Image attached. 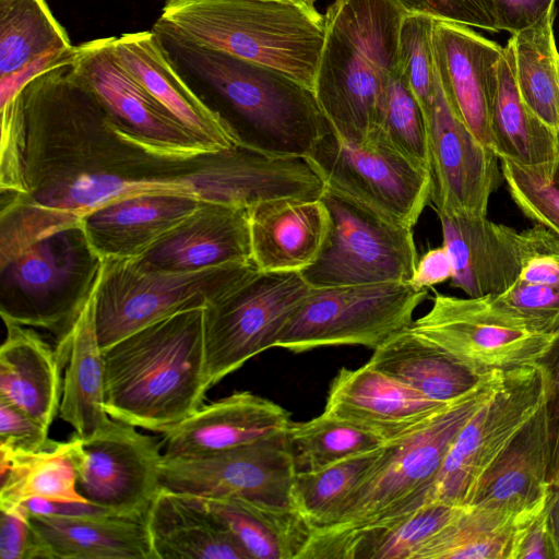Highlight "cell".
Here are the masks:
<instances>
[{
	"mask_svg": "<svg viewBox=\"0 0 559 559\" xmlns=\"http://www.w3.org/2000/svg\"><path fill=\"white\" fill-rule=\"evenodd\" d=\"M0 109V261L121 198L200 200L213 152H177L119 128L70 63L33 76Z\"/></svg>",
	"mask_w": 559,
	"mask_h": 559,
	"instance_id": "obj_1",
	"label": "cell"
},
{
	"mask_svg": "<svg viewBox=\"0 0 559 559\" xmlns=\"http://www.w3.org/2000/svg\"><path fill=\"white\" fill-rule=\"evenodd\" d=\"M205 307L155 321L103 349L108 415L164 432L203 405Z\"/></svg>",
	"mask_w": 559,
	"mask_h": 559,
	"instance_id": "obj_2",
	"label": "cell"
},
{
	"mask_svg": "<svg viewBox=\"0 0 559 559\" xmlns=\"http://www.w3.org/2000/svg\"><path fill=\"white\" fill-rule=\"evenodd\" d=\"M404 13L392 0H334L324 13L313 93L331 129L346 141L364 144L378 132Z\"/></svg>",
	"mask_w": 559,
	"mask_h": 559,
	"instance_id": "obj_3",
	"label": "cell"
},
{
	"mask_svg": "<svg viewBox=\"0 0 559 559\" xmlns=\"http://www.w3.org/2000/svg\"><path fill=\"white\" fill-rule=\"evenodd\" d=\"M153 31L276 70L313 91L325 16L314 0H167Z\"/></svg>",
	"mask_w": 559,
	"mask_h": 559,
	"instance_id": "obj_4",
	"label": "cell"
},
{
	"mask_svg": "<svg viewBox=\"0 0 559 559\" xmlns=\"http://www.w3.org/2000/svg\"><path fill=\"white\" fill-rule=\"evenodd\" d=\"M230 112L242 144L277 156L307 157L329 129L312 90L264 66L160 36Z\"/></svg>",
	"mask_w": 559,
	"mask_h": 559,
	"instance_id": "obj_5",
	"label": "cell"
},
{
	"mask_svg": "<svg viewBox=\"0 0 559 559\" xmlns=\"http://www.w3.org/2000/svg\"><path fill=\"white\" fill-rule=\"evenodd\" d=\"M103 263L81 223L28 243L0 261L2 320L48 331L64 367L71 331L96 289Z\"/></svg>",
	"mask_w": 559,
	"mask_h": 559,
	"instance_id": "obj_6",
	"label": "cell"
},
{
	"mask_svg": "<svg viewBox=\"0 0 559 559\" xmlns=\"http://www.w3.org/2000/svg\"><path fill=\"white\" fill-rule=\"evenodd\" d=\"M503 371L487 374L417 429L385 443L378 466L323 531L361 527L411 511L431 500V488L460 430L491 395Z\"/></svg>",
	"mask_w": 559,
	"mask_h": 559,
	"instance_id": "obj_7",
	"label": "cell"
},
{
	"mask_svg": "<svg viewBox=\"0 0 559 559\" xmlns=\"http://www.w3.org/2000/svg\"><path fill=\"white\" fill-rule=\"evenodd\" d=\"M253 266L252 262L230 263L173 272L147 267L136 259H104L94 294L95 330L102 350L165 317L206 307Z\"/></svg>",
	"mask_w": 559,
	"mask_h": 559,
	"instance_id": "obj_8",
	"label": "cell"
},
{
	"mask_svg": "<svg viewBox=\"0 0 559 559\" xmlns=\"http://www.w3.org/2000/svg\"><path fill=\"white\" fill-rule=\"evenodd\" d=\"M428 298L409 283H374L312 288L290 317L275 347L302 353L322 346L376 349L413 323Z\"/></svg>",
	"mask_w": 559,
	"mask_h": 559,
	"instance_id": "obj_9",
	"label": "cell"
},
{
	"mask_svg": "<svg viewBox=\"0 0 559 559\" xmlns=\"http://www.w3.org/2000/svg\"><path fill=\"white\" fill-rule=\"evenodd\" d=\"M312 288L300 272L253 266L204 309L210 386L275 347L282 330Z\"/></svg>",
	"mask_w": 559,
	"mask_h": 559,
	"instance_id": "obj_10",
	"label": "cell"
},
{
	"mask_svg": "<svg viewBox=\"0 0 559 559\" xmlns=\"http://www.w3.org/2000/svg\"><path fill=\"white\" fill-rule=\"evenodd\" d=\"M307 158L325 188L390 223L414 228L430 200V173L379 135L356 144L340 138L329 126Z\"/></svg>",
	"mask_w": 559,
	"mask_h": 559,
	"instance_id": "obj_11",
	"label": "cell"
},
{
	"mask_svg": "<svg viewBox=\"0 0 559 559\" xmlns=\"http://www.w3.org/2000/svg\"><path fill=\"white\" fill-rule=\"evenodd\" d=\"M321 199L330 230L316 262L300 272L311 288L409 283L419 258L413 228L390 223L328 188Z\"/></svg>",
	"mask_w": 559,
	"mask_h": 559,
	"instance_id": "obj_12",
	"label": "cell"
},
{
	"mask_svg": "<svg viewBox=\"0 0 559 559\" xmlns=\"http://www.w3.org/2000/svg\"><path fill=\"white\" fill-rule=\"evenodd\" d=\"M546 399V374L538 365L503 371L491 395L453 440L431 488V500L468 504L475 486Z\"/></svg>",
	"mask_w": 559,
	"mask_h": 559,
	"instance_id": "obj_13",
	"label": "cell"
},
{
	"mask_svg": "<svg viewBox=\"0 0 559 559\" xmlns=\"http://www.w3.org/2000/svg\"><path fill=\"white\" fill-rule=\"evenodd\" d=\"M296 464L286 432L195 457L163 455L160 487L202 498L233 497L296 511Z\"/></svg>",
	"mask_w": 559,
	"mask_h": 559,
	"instance_id": "obj_14",
	"label": "cell"
},
{
	"mask_svg": "<svg viewBox=\"0 0 559 559\" xmlns=\"http://www.w3.org/2000/svg\"><path fill=\"white\" fill-rule=\"evenodd\" d=\"M479 376L535 365L558 334L532 331L486 297L436 293L430 310L409 326Z\"/></svg>",
	"mask_w": 559,
	"mask_h": 559,
	"instance_id": "obj_15",
	"label": "cell"
},
{
	"mask_svg": "<svg viewBox=\"0 0 559 559\" xmlns=\"http://www.w3.org/2000/svg\"><path fill=\"white\" fill-rule=\"evenodd\" d=\"M162 457L160 441L114 419L92 438L81 439L78 491L88 502L117 515L145 520L162 488Z\"/></svg>",
	"mask_w": 559,
	"mask_h": 559,
	"instance_id": "obj_16",
	"label": "cell"
},
{
	"mask_svg": "<svg viewBox=\"0 0 559 559\" xmlns=\"http://www.w3.org/2000/svg\"><path fill=\"white\" fill-rule=\"evenodd\" d=\"M436 67V66H435ZM430 201L438 215L485 217L491 194L503 181L499 157L452 109L436 71L432 105L425 116Z\"/></svg>",
	"mask_w": 559,
	"mask_h": 559,
	"instance_id": "obj_17",
	"label": "cell"
},
{
	"mask_svg": "<svg viewBox=\"0 0 559 559\" xmlns=\"http://www.w3.org/2000/svg\"><path fill=\"white\" fill-rule=\"evenodd\" d=\"M114 39L98 38L75 46L70 63L110 119L127 132L177 152L198 155L221 151L199 140L146 91L120 63Z\"/></svg>",
	"mask_w": 559,
	"mask_h": 559,
	"instance_id": "obj_18",
	"label": "cell"
},
{
	"mask_svg": "<svg viewBox=\"0 0 559 559\" xmlns=\"http://www.w3.org/2000/svg\"><path fill=\"white\" fill-rule=\"evenodd\" d=\"M432 44L436 71L452 109L490 147V115L504 47L472 27L438 20Z\"/></svg>",
	"mask_w": 559,
	"mask_h": 559,
	"instance_id": "obj_19",
	"label": "cell"
},
{
	"mask_svg": "<svg viewBox=\"0 0 559 559\" xmlns=\"http://www.w3.org/2000/svg\"><path fill=\"white\" fill-rule=\"evenodd\" d=\"M450 403L430 400L367 362L340 369L323 413L388 442L417 429Z\"/></svg>",
	"mask_w": 559,
	"mask_h": 559,
	"instance_id": "obj_20",
	"label": "cell"
},
{
	"mask_svg": "<svg viewBox=\"0 0 559 559\" xmlns=\"http://www.w3.org/2000/svg\"><path fill=\"white\" fill-rule=\"evenodd\" d=\"M290 414L281 405L248 391L203 404L162 432L163 455L195 457L286 432Z\"/></svg>",
	"mask_w": 559,
	"mask_h": 559,
	"instance_id": "obj_21",
	"label": "cell"
},
{
	"mask_svg": "<svg viewBox=\"0 0 559 559\" xmlns=\"http://www.w3.org/2000/svg\"><path fill=\"white\" fill-rule=\"evenodd\" d=\"M114 51L146 91L199 140L214 150L241 144L225 117L203 103L179 75L163 39L153 29L115 37Z\"/></svg>",
	"mask_w": 559,
	"mask_h": 559,
	"instance_id": "obj_22",
	"label": "cell"
},
{
	"mask_svg": "<svg viewBox=\"0 0 559 559\" xmlns=\"http://www.w3.org/2000/svg\"><path fill=\"white\" fill-rule=\"evenodd\" d=\"M136 260L147 267L173 272L251 263L248 207L202 202Z\"/></svg>",
	"mask_w": 559,
	"mask_h": 559,
	"instance_id": "obj_23",
	"label": "cell"
},
{
	"mask_svg": "<svg viewBox=\"0 0 559 559\" xmlns=\"http://www.w3.org/2000/svg\"><path fill=\"white\" fill-rule=\"evenodd\" d=\"M251 258L262 272H301L320 255L330 230L322 199L282 197L248 206Z\"/></svg>",
	"mask_w": 559,
	"mask_h": 559,
	"instance_id": "obj_24",
	"label": "cell"
},
{
	"mask_svg": "<svg viewBox=\"0 0 559 559\" xmlns=\"http://www.w3.org/2000/svg\"><path fill=\"white\" fill-rule=\"evenodd\" d=\"M451 264V286L467 297L498 295L520 276V231L485 217L438 215Z\"/></svg>",
	"mask_w": 559,
	"mask_h": 559,
	"instance_id": "obj_25",
	"label": "cell"
},
{
	"mask_svg": "<svg viewBox=\"0 0 559 559\" xmlns=\"http://www.w3.org/2000/svg\"><path fill=\"white\" fill-rule=\"evenodd\" d=\"M201 203L187 195L138 194L104 204L80 223L103 259H138Z\"/></svg>",
	"mask_w": 559,
	"mask_h": 559,
	"instance_id": "obj_26",
	"label": "cell"
},
{
	"mask_svg": "<svg viewBox=\"0 0 559 559\" xmlns=\"http://www.w3.org/2000/svg\"><path fill=\"white\" fill-rule=\"evenodd\" d=\"M548 473V426L543 405L483 473L467 506L510 512L542 507L551 493Z\"/></svg>",
	"mask_w": 559,
	"mask_h": 559,
	"instance_id": "obj_27",
	"label": "cell"
},
{
	"mask_svg": "<svg viewBox=\"0 0 559 559\" xmlns=\"http://www.w3.org/2000/svg\"><path fill=\"white\" fill-rule=\"evenodd\" d=\"M0 400L49 429L59 413L63 368L56 349L31 326L3 321Z\"/></svg>",
	"mask_w": 559,
	"mask_h": 559,
	"instance_id": "obj_28",
	"label": "cell"
},
{
	"mask_svg": "<svg viewBox=\"0 0 559 559\" xmlns=\"http://www.w3.org/2000/svg\"><path fill=\"white\" fill-rule=\"evenodd\" d=\"M145 523L155 559H250L197 496L162 487Z\"/></svg>",
	"mask_w": 559,
	"mask_h": 559,
	"instance_id": "obj_29",
	"label": "cell"
},
{
	"mask_svg": "<svg viewBox=\"0 0 559 559\" xmlns=\"http://www.w3.org/2000/svg\"><path fill=\"white\" fill-rule=\"evenodd\" d=\"M45 559H155L145 520L29 514Z\"/></svg>",
	"mask_w": 559,
	"mask_h": 559,
	"instance_id": "obj_30",
	"label": "cell"
},
{
	"mask_svg": "<svg viewBox=\"0 0 559 559\" xmlns=\"http://www.w3.org/2000/svg\"><path fill=\"white\" fill-rule=\"evenodd\" d=\"M490 147L508 159L551 180L559 174V133L522 100L506 50L490 115Z\"/></svg>",
	"mask_w": 559,
	"mask_h": 559,
	"instance_id": "obj_31",
	"label": "cell"
},
{
	"mask_svg": "<svg viewBox=\"0 0 559 559\" xmlns=\"http://www.w3.org/2000/svg\"><path fill=\"white\" fill-rule=\"evenodd\" d=\"M368 362L440 403L461 397L487 376L475 373L409 326L373 349Z\"/></svg>",
	"mask_w": 559,
	"mask_h": 559,
	"instance_id": "obj_32",
	"label": "cell"
},
{
	"mask_svg": "<svg viewBox=\"0 0 559 559\" xmlns=\"http://www.w3.org/2000/svg\"><path fill=\"white\" fill-rule=\"evenodd\" d=\"M94 294L69 337L59 408L60 418L82 440L100 432L112 420L105 407V364L95 330Z\"/></svg>",
	"mask_w": 559,
	"mask_h": 559,
	"instance_id": "obj_33",
	"label": "cell"
},
{
	"mask_svg": "<svg viewBox=\"0 0 559 559\" xmlns=\"http://www.w3.org/2000/svg\"><path fill=\"white\" fill-rule=\"evenodd\" d=\"M547 503L523 512L465 506L416 559H516L527 527Z\"/></svg>",
	"mask_w": 559,
	"mask_h": 559,
	"instance_id": "obj_34",
	"label": "cell"
},
{
	"mask_svg": "<svg viewBox=\"0 0 559 559\" xmlns=\"http://www.w3.org/2000/svg\"><path fill=\"white\" fill-rule=\"evenodd\" d=\"M80 442L74 433L35 452L0 448V510L31 498L88 502L76 488Z\"/></svg>",
	"mask_w": 559,
	"mask_h": 559,
	"instance_id": "obj_35",
	"label": "cell"
},
{
	"mask_svg": "<svg viewBox=\"0 0 559 559\" xmlns=\"http://www.w3.org/2000/svg\"><path fill=\"white\" fill-rule=\"evenodd\" d=\"M199 498L250 559H301L312 537V528L296 511L233 497Z\"/></svg>",
	"mask_w": 559,
	"mask_h": 559,
	"instance_id": "obj_36",
	"label": "cell"
},
{
	"mask_svg": "<svg viewBox=\"0 0 559 559\" xmlns=\"http://www.w3.org/2000/svg\"><path fill=\"white\" fill-rule=\"evenodd\" d=\"M554 16L555 8L532 25L510 34L504 50L522 100L559 133V52Z\"/></svg>",
	"mask_w": 559,
	"mask_h": 559,
	"instance_id": "obj_37",
	"label": "cell"
},
{
	"mask_svg": "<svg viewBox=\"0 0 559 559\" xmlns=\"http://www.w3.org/2000/svg\"><path fill=\"white\" fill-rule=\"evenodd\" d=\"M73 47L45 0H0V79Z\"/></svg>",
	"mask_w": 559,
	"mask_h": 559,
	"instance_id": "obj_38",
	"label": "cell"
},
{
	"mask_svg": "<svg viewBox=\"0 0 559 559\" xmlns=\"http://www.w3.org/2000/svg\"><path fill=\"white\" fill-rule=\"evenodd\" d=\"M385 443L321 469L296 473L295 507L313 532L334 524L344 504L380 463Z\"/></svg>",
	"mask_w": 559,
	"mask_h": 559,
	"instance_id": "obj_39",
	"label": "cell"
},
{
	"mask_svg": "<svg viewBox=\"0 0 559 559\" xmlns=\"http://www.w3.org/2000/svg\"><path fill=\"white\" fill-rule=\"evenodd\" d=\"M297 472L317 471L385 443L378 436L346 421L321 415L288 427Z\"/></svg>",
	"mask_w": 559,
	"mask_h": 559,
	"instance_id": "obj_40",
	"label": "cell"
},
{
	"mask_svg": "<svg viewBox=\"0 0 559 559\" xmlns=\"http://www.w3.org/2000/svg\"><path fill=\"white\" fill-rule=\"evenodd\" d=\"M376 135L414 164L429 171L425 117L399 64L386 87L380 126Z\"/></svg>",
	"mask_w": 559,
	"mask_h": 559,
	"instance_id": "obj_41",
	"label": "cell"
},
{
	"mask_svg": "<svg viewBox=\"0 0 559 559\" xmlns=\"http://www.w3.org/2000/svg\"><path fill=\"white\" fill-rule=\"evenodd\" d=\"M436 20L404 13L399 32V68L419 104L424 117L435 97L436 67L432 34Z\"/></svg>",
	"mask_w": 559,
	"mask_h": 559,
	"instance_id": "obj_42",
	"label": "cell"
},
{
	"mask_svg": "<svg viewBox=\"0 0 559 559\" xmlns=\"http://www.w3.org/2000/svg\"><path fill=\"white\" fill-rule=\"evenodd\" d=\"M498 311L523 326L542 333H559V286L518 280L498 295L486 296Z\"/></svg>",
	"mask_w": 559,
	"mask_h": 559,
	"instance_id": "obj_43",
	"label": "cell"
},
{
	"mask_svg": "<svg viewBox=\"0 0 559 559\" xmlns=\"http://www.w3.org/2000/svg\"><path fill=\"white\" fill-rule=\"evenodd\" d=\"M503 181L521 212L559 235V174L548 180L508 159H500Z\"/></svg>",
	"mask_w": 559,
	"mask_h": 559,
	"instance_id": "obj_44",
	"label": "cell"
},
{
	"mask_svg": "<svg viewBox=\"0 0 559 559\" xmlns=\"http://www.w3.org/2000/svg\"><path fill=\"white\" fill-rule=\"evenodd\" d=\"M403 12L501 32L498 0H392Z\"/></svg>",
	"mask_w": 559,
	"mask_h": 559,
	"instance_id": "obj_45",
	"label": "cell"
},
{
	"mask_svg": "<svg viewBox=\"0 0 559 559\" xmlns=\"http://www.w3.org/2000/svg\"><path fill=\"white\" fill-rule=\"evenodd\" d=\"M520 281L559 286L558 234L539 224L520 231Z\"/></svg>",
	"mask_w": 559,
	"mask_h": 559,
	"instance_id": "obj_46",
	"label": "cell"
},
{
	"mask_svg": "<svg viewBox=\"0 0 559 559\" xmlns=\"http://www.w3.org/2000/svg\"><path fill=\"white\" fill-rule=\"evenodd\" d=\"M48 428L12 404L0 400V448L15 452H35L50 445Z\"/></svg>",
	"mask_w": 559,
	"mask_h": 559,
	"instance_id": "obj_47",
	"label": "cell"
},
{
	"mask_svg": "<svg viewBox=\"0 0 559 559\" xmlns=\"http://www.w3.org/2000/svg\"><path fill=\"white\" fill-rule=\"evenodd\" d=\"M0 511V558L45 559L29 513L22 506Z\"/></svg>",
	"mask_w": 559,
	"mask_h": 559,
	"instance_id": "obj_48",
	"label": "cell"
},
{
	"mask_svg": "<svg viewBox=\"0 0 559 559\" xmlns=\"http://www.w3.org/2000/svg\"><path fill=\"white\" fill-rule=\"evenodd\" d=\"M546 374L545 411L548 426L549 473L551 486L559 484V333L537 362Z\"/></svg>",
	"mask_w": 559,
	"mask_h": 559,
	"instance_id": "obj_49",
	"label": "cell"
},
{
	"mask_svg": "<svg viewBox=\"0 0 559 559\" xmlns=\"http://www.w3.org/2000/svg\"><path fill=\"white\" fill-rule=\"evenodd\" d=\"M500 28L509 34L523 29L538 21L556 0H498Z\"/></svg>",
	"mask_w": 559,
	"mask_h": 559,
	"instance_id": "obj_50",
	"label": "cell"
},
{
	"mask_svg": "<svg viewBox=\"0 0 559 559\" xmlns=\"http://www.w3.org/2000/svg\"><path fill=\"white\" fill-rule=\"evenodd\" d=\"M516 559H559L548 520V503L527 527Z\"/></svg>",
	"mask_w": 559,
	"mask_h": 559,
	"instance_id": "obj_51",
	"label": "cell"
},
{
	"mask_svg": "<svg viewBox=\"0 0 559 559\" xmlns=\"http://www.w3.org/2000/svg\"><path fill=\"white\" fill-rule=\"evenodd\" d=\"M452 276V264L447 249L441 246L429 249L418 258L414 274L409 281L416 288L432 287Z\"/></svg>",
	"mask_w": 559,
	"mask_h": 559,
	"instance_id": "obj_52",
	"label": "cell"
},
{
	"mask_svg": "<svg viewBox=\"0 0 559 559\" xmlns=\"http://www.w3.org/2000/svg\"><path fill=\"white\" fill-rule=\"evenodd\" d=\"M20 506H22L29 514L37 515L87 516L115 514L91 502L57 501L43 498H31L23 501Z\"/></svg>",
	"mask_w": 559,
	"mask_h": 559,
	"instance_id": "obj_53",
	"label": "cell"
},
{
	"mask_svg": "<svg viewBox=\"0 0 559 559\" xmlns=\"http://www.w3.org/2000/svg\"><path fill=\"white\" fill-rule=\"evenodd\" d=\"M548 520L559 556V484L551 486L548 501Z\"/></svg>",
	"mask_w": 559,
	"mask_h": 559,
	"instance_id": "obj_54",
	"label": "cell"
},
{
	"mask_svg": "<svg viewBox=\"0 0 559 559\" xmlns=\"http://www.w3.org/2000/svg\"><path fill=\"white\" fill-rule=\"evenodd\" d=\"M558 66H559V61H558Z\"/></svg>",
	"mask_w": 559,
	"mask_h": 559,
	"instance_id": "obj_55",
	"label": "cell"
},
{
	"mask_svg": "<svg viewBox=\"0 0 559 559\" xmlns=\"http://www.w3.org/2000/svg\"><path fill=\"white\" fill-rule=\"evenodd\" d=\"M316 1V0H314Z\"/></svg>",
	"mask_w": 559,
	"mask_h": 559,
	"instance_id": "obj_56",
	"label": "cell"
}]
</instances>
